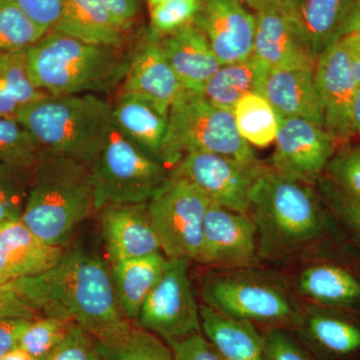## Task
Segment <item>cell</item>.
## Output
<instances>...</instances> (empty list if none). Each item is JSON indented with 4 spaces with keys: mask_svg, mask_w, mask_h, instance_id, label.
Wrapping results in <instances>:
<instances>
[{
    "mask_svg": "<svg viewBox=\"0 0 360 360\" xmlns=\"http://www.w3.org/2000/svg\"><path fill=\"white\" fill-rule=\"evenodd\" d=\"M11 283L41 316L75 322L103 345L131 328L118 304L110 269L94 251L68 248L52 269Z\"/></svg>",
    "mask_w": 360,
    "mask_h": 360,
    "instance_id": "1",
    "label": "cell"
},
{
    "mask_svg": "<svg viewBox=\"0 0 360 360\" xmlns=\"http://www.w3.org/2000/svg\"><path fill=\"white\" fill-rule=\"evenodd\" d=\"M92 213L90 168L68 156L39 150L21 221L46 245L65 248Z\"/></svg>",
    "mask_w": 360,
    "mask_h": 360,
    "instance_id": "2",
    "label": "cell"
},
{
    "mask_svg": "<svg viewBox=\"0 0 360 360\" xmlns=\"http://www.w3.org/2000/svg\"><path fill=\"white\" fill-rule=\"evenodd\" d=\"M16 120L39 150L92 167L113 129L112 104L94 94L46 96L20 106Z\"/></svg>",
    "mask_w": 360,
    "mask_h": 360,
    "instance_id": "3",
    "label": "cell"
},
{
    "mask_svg": "<svg viewBox=\"0 0 360 360\" xmlns=\"http://www.w3.org/2000/svg\"><path fill=\"white\" fill-rule=\"evenodd\" d=\"M26 61L37 89L49 96H71L112 89L124 78L129 58L118 47L51 32L26 51Z\"/></svg>",
    "mask_w": 360,
    "mask_h": 360,
    "instance_id": "4",
    "label": "cell"
},
{
    "mask_svg": "<svg viewBox=\"0 0 360 360\" xmlns=\"http://www.w3.org/2000/svg\"><path fill=\"white\" fill-rule=\"evenodd\" d=\"M265 253H290L321 234L323 217L309 186L266 168L251 189L250 212Z\"/></svg>",
    "mask_w": 360,
    "mask_h": 360,
    "instance_id": "5",
    "label": "cell"
},
{
    "mask_svg": "<svg viewBox=\"0 0 360 360\" xmlns=\"http://www.w3.org/2000/svg\"><path fill=\"white\" fill-rule=\"evenodd\" d=\"M196 151L258 162L250 144L239 135L232 111L214 105L201 92L184 89L168 111L160 161L176 165L182 156Z\"/></svg>",
    "mask_w": 360,
    "mask_h": 360,
    "instance_id": "6",
    "label": "cell"
},
{
    "mask_svg": "<svg viewBox=\"0 0 360 360\" xmlns=\"http://www.w3.org/2000/svg\"><path fill=\"white\" fill-rule=\"evenodd\" d=\"M169 177L165 165L113 127L90 168L94 212L108 205L148 203Z\"/></svg>",
    "mask_w": 360,
    "mask_h": 360,
    "instance_id": "7",
    "label": "cell"
},
{
    "mask_svg": "<svg viewBox=\"0 0 360 360\" xmlns=\"http://www.w3.org/2000/svg\"><path fill=\"white\" fill-rule=\"evenodd\" d=\"M210 205V200L198 186L172 174L148 201L149 215L161 250L168 258L198 259Z\"/></svg>",
    "mask_w": 360,
    "mask_h": 360,
    "instance_id": "8",
    "label": "cell"
},
{
    "mask_svg": "<svg viewBox=\"0 0 360 360\" xmlns=\"http://www.w3.org/2000/svg\"><path fill=\"white\" fill-rule=\"evenodd\" d=\"M188 259L168 258L160 281L142 304L137 326L168 341L201 333L200 307L189 277Z\"/></svg>",
    "mask_w": 360,
    "mask_h": 360,
    "instance_id": "9",
    "label": "cell"
},
{
    "mask_svg": "<svg viewBox=\"0 0 360 360\" xmlns=\"http://www.w3.org/2000/svg\"><path fill=\"white\" fill-rule=\"evenodd\" d=\"M265 169L259 161L243 162L196 151L182 156L172 174L198 186L212 202L248 214L251 189Z\"/></svg>",
    "mask_w": 360,
    "mask_h": 360,
    "instance_id": "10",
    "label": "cell"
},
{
    "mask_svg": "<svg viewBox=\"0 0 360 360\" xmlns=\"http://www.w3.org/2000/svg\"><path fill=\"white\" fill-rule=\"evenodd\" d=\"M336 142L326 129L314 122L281 118L274 141L272 169L302 184H314L335 155Z\"/></svg>",
    "mask_w": 360,
    "mask_h": 360,
    "instance_id": "11",
    "label": "cell"
},
{
    "mask_svg": "<svg viewBox=\"0 0 360 360\" xmlns=\"http://www.w3.org/2000/svg\"><path fill=\"white\" fill-rule=\"evenodd\" d=\"M202 295L207 307L241 321H283L295 314L292 304L281 291L257 281L207 277Z\"/></svg>",
    "mask_w": 360,
    "mask_h": 360,
    "instance_id": "12",
    "label": "cell"
},
{
    "mask_svg": "<svg viewBox=\"0 0 360 360\" xmlns=\"http://www.w3.org/2000/svg\"><path fill=\"white\" fill-rule=\"evenodd\" d=\"M314 80L326 130L338 141L354 135L352 110L359 85L343 37L317 58Z\"/></svg>",
    "mask_w": 360,
    "mask_h": 360,
    "instance_id": "13",
    "label": "cell"
},
{
    "mask_svg": "<svg viewBox=\"0 0 360 360\" xmlns=\"http://www.w3.org/2000/svg\"><path fill=\"white\" fill-rule=\"evenodd\" d=\"M193 25L205 35L221 65L252 56L257 20L241 0H201Z\"/></svg>",
    "mask_w": 360,
    "mask_h": 360,
    "instance_id": "14",
    "label": "cell"
},
{
    "mask_svg": "<svg viewBox=\"0 0 360 360\" xmlns=\"http://www.w3.org/2000/svg\"><path fill=\"white\" fill-rule=\"evenodd\" d=\"M257 225L248 214L232 212L210 201L196 262L221 265L250 264L257 252Z\"/></svg>",
    "mask_w": 360,
    "mask_h": 360,
    "instance_id": "15",
    "label": "cell"
},
{
    "mask_svg": "<svg viewBox=\"0 0 360 360\" xmlns=\"http://www.w3.org/2000/svg\"><path fill=\"white\" fill-rule=\"evenodd\" d=\"M184 89L153 32L144 37L129 58L120 94L146 99L168 115L174 99Z\"/></svg>",
    "mask_w": 360,
    "mask_h": 360,
    "instance_id": "16",
    "label": "cell"
},
{
    "mask_svg": "<svg viewBox=\"0 0 360 360\" xmlns=\"http://www.w3.org/2000/svg\"><path fill=\"white\" fill-rule=\"evenodd\" d=\"M253 56L270 70H314V58L297 18L257 13Z\"/></svg>",
    "mask_w": 360,
    "mask_h": 360,
    "instance_id": "17",
    "label": "cell"
},
{
    "mask_svg": "<svg viewBox=\"0 0 360 360\" xmlns=\"http://www.w3.org/2000/svg\"><path fill=\"white\" fill-rule=\"evenodd\" d=\"M99 212L101 234L111 264L160 251L148 203L108 205Z\"/></svg>",
    "mask_w": 360,
    "mask_h": 360,
    "instance_id": "18",
    "label": "cell"
},
{
    "mask_svg": "<svg viewBox=\"0 0 360 360\" xmlns=\"http://www.w3.org/2000/svg\"><path fill=\"white\" fill-rule=\"evenodd\" d=\"M63 252L65 248L46 245L21 219L0 224V283L44 274Z\"/></svg>",
    "mask_w": 360,
    "mask_h": 360,
    "instance_id": "19",
    "label": "cell"
},
{
    "mask_svg": "<svg viewBox=\"0 0 360 360\" xmlns=\"http://www.w3.org/2000/svg\"><path fill=\"white\" fill-rule=\"evenodd\" d=\"M160 40L163 53L184 89L201 92L222 65L205 35L193 23Z\"/></svg>",
    "mask_w": 360,
    "mask_h": 360,
    "instance_id": "20",
    "label": "cell"
},
{
    "mask_svg": "<svg viewBox=\"0 0 360 360\" xmlns=\"http://www.w3.org/2000/svg\"><path fill=\"white\" fill-rule=\"evenodd\" d=\"M262 94L281 118H302L326 129L314 70H270Z\"/></svg>",
    "mask_w": 360,
    "mask_h": 360,
    "instance_id": "21",
    "label": "cell"
},
{
    "mask_svg": "<svg viewBox=\"0 0 360 360\" xmlns=\"http://www.w3.org/2000/svg\"><path fill=\"white\" fill-rule=\"evenodd\" d=\"M360 13V0H302L300 21L315 58L352 32Z\"/></svg>",
    "mask_w": 360,
    "mask_h": 360,
    "instance_id": "22",
    "label": "cell"
},
{
    "mask_svg": "<svg viewBox=\"0 0 360 360\" xmlns=\"http://www.w3.org/2000/svg\"><path fill=\"white\" fill-rule=\"evenodd\" d=\"M201 331L222 360H265L264 338L251 321L200 307Z\"/></svg>",
    "mask_w": 360,
    "mask_h": 360,
    "instance_id": "23",
    "label": "cell"
},
{
    "mask_svg": "<svg viewBox=\"0 0 360 360\" xmlns=\"http://www.w3.org/2000/svg\"><path fill=\"white\" fill-rule=\"evenodd\" d=\"M112 123L123 136L160 160L168 115L141 97L120 94L112 105Z\"/></svg>",
    "mask_w": 360,
    "mask_h": 360,
    "instance_id": "24",
    "label": "cell"
},
{
    "mask_svg": "<svg viewBox=\"0 0 360 360\" xmlns=\"http://www.w3.org/2000/svg\"><path fill=\"white\" fill-rule=\"evenodd\" d=\"M167 260L158 251L112 264L110 272L116 297L122 314L129 321H136L142 304L165 274Z\"/></svg>",
    "mask_w": 360,
    "mask_h": 360,
    "instance_id": "25",
    "label": "cell"
},
{
    "mask_svg": "<svg viewBox=\"0 0 360 360\" xmlns=\"http://www.w3.org/2000/svg\"><path fill=\"white\" fill-rule=\"evenodd\" d=\"M51 32L87 44L120 47L124 30L103 0H65L60 18Z\"/></svg>",
    "mask_w": 360,
    "mask_h": 360,
    "instance_id": "26",
    "label": "cell"
},
{
    "mask_svg": "<svg viewBox=\"0 0 360 360\" xmlns=\"http://www.w3.org/2000/svg\"><path fill=\"white\" fill-rule=\"evenodd\" d=\"M269 71V66L252 54L245 60L220 66L206 82L201 94L214 105L232 111L246 94H262Z\"/></svg>",
    "mask_w": 360,
    "mask_h": 360,
    "instance_id": "27",
    "label": "cell"
},
{
    "mask_svg": "<svg viewBox=\"0 0 360 360\" xmlns=\"http://www.w3.org/2000/svg\"><path fill=\"white\" fill-rule=\"evenodd\" d=\"M298 290L315 302L328 305L350 304L360 300V281L347 270L321 264L302 272Z\"/></svg>",
    "mask_w": 360,
    "mask_h": 360,
    "instance_id": "28",
    "label": "cell"
},
{
    "mask_svg": "<svg viewBox=\"0 0 360 360\" xmlns=\"http://www.w3.org/2000/svg\"><path fill=\"white\" fill-rule=\"evenodd\" d=\"M236 129L250 146L266 148L274 143L281 117L259 92L246 94L232 110Z\"/></svg>",
    "mask_w": 360,
    "mask_h": 360,
    "instance_id": "29",
    "label": "cell"
},
{
    "mask_svg": "<svg viewBox=\"0 0 360 360\" xmlns=\"http://www.w3.org/2000/svg\"><path fill=\"white\" fill-rule=\"evenodd\" d=\"M99 348L103 360H175L172 348L160 336L139 326L113 342L99 343Z\"/></svg>",
    "mask_w": 360,
    "mask_h": 360,
    "instance_id": "30",
    "label": "cell"
},
{
    "mask_svg": "<svg viewBox=\"0 0 360 360\" xmlns=\"http://www.w3.org/2000/svg\"><path fill=\"white\" fill-rule=\"evenodd\" d=\"M307 331L319 347L330 354L347 355L360 349V328L338 317L312 315Z\"/></svg>",
    "mask_w": 360,
    "mask_h": 360,
    "instance_id": "31",
    "label": "cell"
},
{
    "mask_svg": "<svg viewBox=\"0 0 360 360\" xmlns=\"http://www.w3.org/2000/svg\"><path fill=\"white\" fill-rule=\"evenodd\" d=\"M45 34L13 0H0V52L27 51Z\"/></svg>",
    "mask_w": 360,
    "mask_h": 360,
    "instance_id": "32",
    "label": "cell"
},
{
    "mask_svg": "<svg viewBox=\"0 0 360 360\" xmlns=\"http://www.w3.org/2000/svg\"><path fill=\"white\" fill-rule=\"evenodd\" d=\"M75 322L39 316L21 335L18 347L35 360H46L63 342Z\"/></svg>",
    "mask_w": 360,
    "mask_h": 360,
    "instance_id": "33",
    "label": "cell"
},
{
    "mask_svg": "<svg viewBox=\"0 0 360 360\" xmlns=\"http://www.w3.org/2000/svg\"><path fill=\"white\" fill-rule=\"evenodd\" d=\"M32 167L0 163V224L21 219L32 182Z\"/></svg>",
    "mask_w": 360,
    "mask_h": 360,
    "instance_id": "34",
    "label": "cell"
},
{
    "mask_svg": "<svg viewBox=\"0 0 360 360\" xmlns=\"http://www.w3.org/2000/svg\"><path fill=\"white\" fill-rule=\"evenodd\" d=\"M39 149L16 118L0 115V163L34 165Z\"/></svg>",
    "mask_w": 360,
    "mask_h": 360,
    "instance_id": "35",
    "label": "cell"
},
{
    "mask_svg": "<svg viewBox=\"0 0 360 360\" xmlns=\"http://www.w3.org/2000/svg\"><path fill=\"white\" fill-rule=\"evenodd\" d=\"M0 61L7 89L18 105H25L49 96L33 84L28 72L26 51L0 52Z\"/></svg>",
    "mask_w": 360,
    "mask_h": 360,
    "instance_id": "36",
    "label": "cell"
},
{
    "mask_svg": "<svg viewBox=\"0 0 360 360\" xmlns=\"http://www.w3.org/2000/svg\"><path fill=\"white\" fill-rule=\"evenodd\" d=\"M201 0H167L150 9L151 32L162 37L193 25Z\"/></svg>",
    "mask_w": 360,
    "mask_h": 360,
    "instance_id": "37",
    "label": "cell"
},
{
    "mask_svg": "<svg viewBox=\"0 0 360 360\" xmlns=\"http://www.w3.org/2000/svg\"><path fill=\"white\" fill-rule=\"evenodd\" d=\"M326 169L338 188L360 200V144L333 155Z\"/></svg>",
    "mask_w": 360,
    "mask_h": 360,
    "instance_id": "38",
    "label": "cell"
},
{
    "mask_svg": "<svg viewBox=\"0 0 360 360\" xmlns=\"http://www.w3.org/2000/svg\"><path fill=\"white\" fill-rule=\"evenodd\" d=\"M46 360H103L99 341L73 323L63 342Z\"/></svg>",
    "mask_w": 360,
    "mask_h": 360,
    "instance_id": "39",
    "label": "cell"
},
{
    "mask_svg": "<svg viewBox=\"0 0 360 360\" xmlns=\"http://www.w3.org/2000/svg\"><path fill=\"white\" fill-rule=\"evenodd\" d=\"M321 189L329 205L360 243V200L341 191L328 179L321 180Z\"/></svg>",
    "mask_w": 360,
    "mask_h": 360,
    "instance_id": "40",
    "label": "cell"
},
{
    "mask_svg": "<svg viewBox=\"0 0 360 360\" xmlns=\"http://www.w3.org/2000/svg\"><path fill=\"white\" fill-rule=\"evenodd\" d=\"M45 33L51 32L58 22L65 0H13Z\"/></svg>",
    "mask_w": 360,
    "mask_h": 360,
    "instance_id": "41",
    "label": "cell"
},
{
    "mask_svg": "<svg viewBox=\"0 0 360 360\" xmlns=\"http://www.w3.org/2000/svg\"><path fill=\"white\" fill-rule=\"evenodd\" d=\"M167 343L175 360H222L201 333Z\"/></svg>",
    "mask_w": 360,
    "mask_h": 360,
    "instance_id": "42",
    "label": "cell"
},
{
    "mask_svg": "<svg viewBox=\"0 0 360 360\" xmlns=\"http://www.w3.org/2000/svg\"><path fill=\"white\" fill-rule=\"evenodd\" d=\"M265 360H310L283 330L274 329L264 338Z\"/></svg>",
    "mask_w": 360,
    "mask_h": 360,
    "instance_id": "43",
    "label": "cell"
},
{
    "mask_svg": "<svg viewBox=\"0 0 360 360\" xmlns=\"http://www.w3.org/2000/svg\"><path fill=\"white\" fill-rule=\"evenodd\" d=\"M41 316L23 300L11 283H0V319H34Z\"/></svg>",
    "mask_w": 360,
    "mask_h": 360,
    "instance_id": "44",
    "label": "cell"
},
{
    "mask_svg": "<svg viewBox=\"0 0 360 360\" xmlns=\"http://www.w3.org/2000/svg\"><path fill=\"white\" fill-rule=\"evenodd\" d=\"M32 319H0V359L18 347V341Z\"/></svg>",
    "mask_w": 360,
    "mask_h": 360,
    "instance_id": "45",
    "label": "cell"
},
{
    "mask_svg": "<svg viewBox=\"0 0 360 360\" xmlns=\"http://www.w3.org/2000/svg\"><path fill=\"white\" fill-rule=\"evenodd\" d=\"M257 13H276L288 16L297 15L302 0H241Z\"/></svg>",
    "mask_w": 360,
    "mask_h": 360,
    "instance_id": "46",
    "label": "cell"
},
{
    "mask_svg": "<svg viewBox=\"0 0 360 360\" xmlns=\"http://www.w3.org/2000/svg\"><path fill=\"white\" fill-rule=\"evenodd\" d=\"M123 30L134 22L139 11V0H103Z\"/></svg>",
    "mask_w": 360,
    "mask_h": 360,
    "instance_id": "47",
    "label": "cell"
},
{
    "mask_svg": "<svg viewBox=\"0 0 360 360\" xmlns=\"http://www.w3.org/2000/svg\"><path fill=\"white\" fill-rule=\"evenodd\" d=\"M18 108H20V105L11 97L8 89H7L1 61H0V115L15 118Z\"/></svg>",
    "mask_w": 360,
    "mask_h": 360,
    "instance_id": "48",
    "label": "cell"
},
{
    "mask_svg": "<svg viewBox=\"0 0 360 360\" xmlns=\"http://www.w3.org/2000/svg\"><path fill=\"white\" fill-rule=\"evenodd\" d=\"M345 44L349 51L350 60H352V70L355 79L360 86V35L357 32H352L343 37Z\"/></svg>",
    "mask_w": 360,
    "mask_h": 360,
    "instance_id": "49",
    "label": "cell"
},
{
    "mask_svg": "<svg viewBox=\"0 0 360 360\" xmlns=\"http://www.w3.org/2000/svg\"><path fill=\"white\" fill-rule=\"evenodd\" d=\"M352 124L354 134L360 135V86L355 96L352 110Z\"/></svg>",
    "mask_w": 360,
    "mask_h": 360,
    "instance_id": "50",
    "label": "cell"
},
{
    "mask_svg": "<svg viewBox=\"0 0 360 360\" xmlns=\"http://www.w3.org/2000/svg\"><path fill=\"white\" fill-rule=\"evenodd\" d=\"M0 360H35L30 357V355L26 354L25 352L20 349V348H16V349L13 350V352H9L6 355H4V357H1Z\"/></svg>",
    "mask_w": 360,
    "mask_h": 360,
    "instance_id": "51",
    "label": "cell"
},
{
    "mask_svg": "<svg viewBox=\"0 0 360 360\" xmlns=\"http://www.w3.org/2000/svg\"><path fill=\"white\" fill-rule=\"evenodd\" d=\"M146 1H148L149 9H151L153 7H155L158 6V4H161V2L167 1V0H146Z\"/></svg>",
    "mask_w": 360,
    "mask_h": 360,
    "instance_id": "52",
    "label": "cell"
},
{
    "mask_svg": "<svg viewBox=\"0 0 360 360\" xmlns=\"http://www.w3.org/2000/svg\"><path fill=\"white\" fill-rule=\"evenodd\" d=\"M352 32H357L359 33L360 35V15L359 18H357V20L355 21L354 28H352Z\"/></svg>",
    "mask_w": 360,
    "mask_h": 360,
    "instance_id": "53",
    "label": "cell"
},
{
    "mask_svg": "<svg viewBox=\"0 0 360 360\" xmlns=\"http://www.w3.org/2000/svg\"><path fill=\"white\" fill-rule=\"evenodd\" d=\"M359 15H360V13H359ZM359 16H357V18H359ZM357 18H356V20H357ZM356 20H355V21H356ZM354 23H355V22H354Z\"/></svg>",
    "mask_w": 360,
    "mask_h": 360,
    "instance_id": "54",
    "label": "cell"
}]
</instances>
